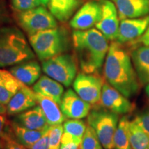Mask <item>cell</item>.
<instances>
[{
    "instance_id": "obj_12",
    "label": "cell",
    "mask_w": 149,
    "mask_h": 149,
    "mask_svg": "<svg viewBox=\"0 0 149 149\" xmlns=\"http://www.w3.org/2000/svg\"><path fill=\"white\" fill-rule=\"evenodd\" d=\"M59 105L66 118L77 120L88 116L91 109V104L82 100L72 89H68L64 92Z\"/></svg>"
},
{
    "instance_id": "obj_41",
    "label": "cell",
    "mask_w": 149,
    "mask_h": 149,
    "mask_svg": "<svg viewBox=\"0 0 149 149\" xmlns=\"http://www.w3.org/2000/svg\"><path fill=\"white\" fill-rule=\"evenodd\" d=\"M145 92H146L147 97L149 98V84H148L145 87Z\"/></svg>"
},
{
    "instance_id": "obj_20",
    "label": "cell",
    "mask_w": 149,
    "mask_h": 149,
    "mask_svg": "<svg viewBox=\"0 0 149 149\" xmlns=\"http://www.w3.org/2000/svg\"><path fill=\"white\" fill-rule=\"evenodd\" d=\"M81 3V0H49L48 7L56 19L68 21Z\"/></svg>"
},
{
    "instance_id": "obj_18",
    "label": "cell",
    "mask_w": 149,
    "mask_h": 149,
    "mask_svg": "<svg viewBox=\"0 0 149 149\" xmlns=\"http://www.w3.org/2000/svg\"><path fill=\"white\" fill-rule=\"evenodd\" d=\"M33 90L37 94L51 99L60 104L64 89L61 84L56 80L47 75H42L34 84Z\"/></svg>"
},
{
    "instance_id": "obj_26",
    "label": "cell",
    "mask_w": 149,
    "mask_h": 149,
    "mask_svg": "<svg viewBox=\"0 0 149 149\" xmlns=\"http://www.w3.org/2000/svg\"><path fill=\"white\" fill-rule=\"evenodd\" d=\"M24 84L10 74L0 84V102L6 106Z\"/></svg>"
},
{
    "instance_id": "obj_32",
    "label": "cell",
    "mask_w": 149,
    "mask_h": 149,
    "mask_svg": "<svg viewBox=\"0 0 149 149\" xmlns=\"http://www.w3.org/2000/svg\"><path fill=\"white\" fill-rule=\"evenodd\" d=\"M10 21L6 0H0V26Z\"/></svg>"
},
{
    "instance_id": "obj_1",
    "label": "cell",
    "mask_w": 149,
    "mask_h": 149,
    "mask_svg": "<svg viewBox=\"0 0 149 149\" xmlns=\"http://www.w3.org/2000/svg\"><path fill=\"white\" fill-rule=\"evenodd\" d=\"M104 77L107 83L127 98L139 93L140 82L127 50L119 42H113L104 63Z\"/></svg>"
},
{
    "instance_id": "obj_36",
    "label": "cell",
    "mask_w": 149,
    "mask_h": 149,
    "mask_svg": "<svg viewBox=\"0 0 149 149\" xmlns=\"http://www.w3.org/2000/svg\"><path fill=\"white\" fill-rule=\"evenodd\" d=\"M79 144L74 143H69V144H61L60 149H79Z\"/></svg>"
},
{
    "instance_id": "obj_16",
    "label": "cell",
    "mask_w": 149,
    "mask_h": 149,
    "mask_svg": "<svg viewBox=\"0 0 149 149\" xmlns=\"http://www.w3.org/2000/svg\"><path fill=\"white\" fill-rule=\"evenodd\" d=\"M9 71L17 79L29 86L40 79L42 68L37 61L31 59L11 66Z\"/></svg>"
},
{
    "instance_id": "obj_28",
    "label": "cell",
    "mask_w": 149,
    "mask_h": 149,
    "mask_svg": "<svg viewBox=\"0 0 149 149\" xmlns=\"http://www.w3.org/2000/svg\"><path fill=\"white\" fill-rule=\"evenodd\" d=\"M63 126L61 124L51 126L49 131V140L48 149H60Z\"/></svg>"
},
{
    "instance_id": "obj_25",
    "label": "cell",
    "mask_w": 149,
    "mask_h": 149,
    "mask_svg": "<svg viewBox=\"0 0 149 149\" xmlns=\"http://www.w3.org/2000/svg\"><path fill=\"white\" fill-rule=\"evenodd\" d=\"M129 122L126 116L122 117L119 120L113 139L115 149H132L128 133Z\"/></svg>"
},
{
    "instance_id": "obj_33",
    "label": "cell",
    "mask_w": 149,
    "mask_h": 149,
    "mask_svg": "<svg viewBox=\"0 0 149 149\" xmlns=\"http://www.w3.org/2000/svg\"><path fill=\"white\" fill-rule=\"evenodd\" d=\"M49 131L46 133L40 139H39L36 143H35L32 146L28 148V149H48V140H49Z\"/></svg>"
},
{
    "instance_id": "obj_4",
    "label": "cell",
    "mask_w": 149,
    "mask_h": 149,
    "mask_svg": "<svg viewBox=\"0 0 149 149\" xmlns=\"http://www.w3.org/2000/svg\"><path fill=\"white\" fill-rule=\"evenodd\" d=\"M29 42L41 61L66 53L72 44L68 31L58 26L29 36Z\"/></svg>"
},
{
    "instance_id": "obj_27",
    "label": "cell",
    "mask_w": 149,
    "mask_h": 149,
    "mask_svg": "<svg viewBox=\"0 0 149 149\" xmlns=\"http://www.w3.org/2000/svg\"><path fill=\"white\" fill-rule=\"evenodd\" d=\"M95 132L90 126H86L79 149H103Z\"/></svg>"
},
{
    "instance_id": "obj_3",
    "label": "cell",
    "mask_w": 149,
    "mask_h": 149,
    "mask_svg": "<svg viewBox=\"0 0 149 149\" xmlns=\"http://www.w3.org/2000/svg\"><path fill=\"white\" fill-rule=\"evenodd\" d=\"M34 59V51L22 31L11 26H0V68Z\"/></svg>"
},
{
    "instance_id": "obj_23",
    "label": "cell",
    "mask_w": 149,
    "mask_h": 149,
    "mask_svg": "<svg viewBox=\"0 0 149 149\" xmlns=\"http://www.w3.org/2000/svg\"><path fill=\"white\" fill-rule=\"evenodd\" d=\"M11 122L13 130L14 139L27 148L42 138L51 128V126H49L42 130H31L19 126L13 122Z\"/></svg>"
},
{
    "instance_id": "obj_14",
    "label": "cell",
    "mask_w": 149,
    "mask_h": 149,
    "mask_svg": "<svg viewBox=\"0 0 149 149\" xmlns=\"http://www.w3.org/2000/svg\"><path fill=\"white\" fill-rule=\"evenodd\" d=\"M37 105L35 93L24 85L6 105L7 115L14 116Z\"/></svg>"
},
{
    "instance_id": "obj_31",
    "label": "cell",
    "mask_w": 149,
    "mask_h": 149,
    "mask_svg": "<svg viewBox=\"0 0 149 149\" xmlns=\"http://www.w3.org/2000/svg\"><path fill=\"white\" fill-rule=\"evenodd\" d=\"M135 120L143 128V130L149 135V109L139 113L136 116Z\"/></svg>"
},
{
    "instance_id": "obj_8",
    "label": "cell",
    "mask_w": 149,
    "mask_h": 149,
    "mask_svg": "<svg viewBox=\"0 0 149 149\" xmlns=\"http://www.w3.org/2000/svg\"><path fill=\"white\" fill-rule=\"evenodd\" d=\"M104 84V80L98 74L81 72L76 76L72 86L76 93L85 102L96 104L100 101Z\"/></svg>"
},
{
    "instance_id": "obj_5",
    "label": "cell",
    "mask_w": 149,
    "mask_h": 149,
    "mask_svg": "<svg viewBox=\"0 0 149 149\" xmlns=\"http://www.w3.org/2000/svg\"><path fill=\"white\" fill-rule=\"evenodd\" d=\"M88 125L93 128L105 149H114V135L119 122V115L100 107L91 110L87 117Z\"/></svg>"
},
{
    "instance_id": "obj_6",
    "label": "cell",
    "mask_w": 149,
    "mask_h": 149,
    "mask_svg": "<svg viewBox=\"0 0 149 149\" xmlns=\"http://www.w3.org/2000/svg\"><path fill=\"white\" fill-rule=\"evenodd\" d=\"M42 66L46 75L68 87L77 76L78 63L75 56L66 53L42 61Z\"/></svg>"
},
{
    "instance_id": "obj_30",
    "label": "cell",
    "mask_w": 149,
    "mask_h": 149,
    "mask_svg": "<svg viewBox=\"0 0 149 149\" xmlns=\"http://www.w3.org/2000/svg\"><path fill=\"white\" fill-rule=\"evenodd\" d=\"M12 7L17 12H24L40 6L37 0H11Z\"/></svg>"
},
{
    "instance_id": "obj_7",
    "label": "cell",
    "mask_w": 149,
    "mask_h": 149,
    "mask_svg": "<svg viewBox=\"0 0 149 149\" xmlns=\"http://www.w3.org/2000/svg\"><path fill=\"white\" fill-rule=\"evenodd\" d=\"M16 19L29 37L40 31L57 27L55 17L43 6L24 12H17Z\"/></svg>"
},
{
    "instance_id": "obj_2",
    "label": "cell",
    "mask_w": 149,
    "mask_h": 149,
    "mask_svg": "<svg viewBox=\"0 0 149 149\" xmlns=\"http://www.w3.org/2000/svg\"><path fill=\"white\" fill-rule=\"evenodd\" d=\"M72 46L81 72L98 74L109 51L108 40L97 29L74 30Z\"/></svg>"
},
{
    "instance_id": "obj_22",
    "label": "cell",
    "mask_w": 149,
    "mask_h": 149,
    "mask_svg": "<svg viewBox=\"0 0 149 149\" xmlns=\"http://www.w3.org/2000/svg\"><path fill=\"white\" fill-rule=\"evenodd\" d=\"M86 125L82 120L72 119L65 121L63 124V134L61 144L74 143L81 144L84 135Z\"/></svg>"
},
{
    "instance_id": "obj_10",
    "label": "cell",
    "mask_w": 149,
    "mask_h": 149,
    "mask_svg": "<svg viewBox=\"0 0 149 149\" xmlns=\"http://www.w3.org/2000/svg\"><path fill=\"white\" fill-rule=\"evenodd\" d=\"M102 18L95 25L108 40H116L120 27V18L115 3L111 0H101Z\"/></svg>"
},
{
    "instance_id": "obj_21",
    "label": "cell",
    "mask_w": 149,
    "mask_h": 149,
    "mask_svg": "<svg viewBox=\"0 0 149 149\" xmlns=\"http://www.w3.org/2000/svg\"><path fill=\"white\" fill-rule=\"evenodd\" d=\"M37 104L41 107L48 124L50 126L61 124L66 121V117L63 114L58 104L51 99L35 93Z\"/></svg>"
},
{
    "instance_id": "obj_17",
    "label": "cell",
    "mask_w": 149,
    "mask_h": 149,
    "mask_svg": "<svg viewBox=\"0 0 149 149\" xmlns=\"http://www.w3.org/2000/svg\"><path fill=\"white\" fill-rule=\"evenodd\" d=\"M12 122L19 126L31 130H42L50 126L38 104L27 111L15 115Z\"/></svg>"
},
{
    "instance_id": "obj_34",
    "label": "cell",
    "mask_w": 149,
    "mask_h": 149,
    "mask_svg": "<svg viewBox=\"0 0 149 149\" xmlns=\"http://www.w3.org/2000/svg\"><path fill=\"white\" fill-rule=\"evenodd\" d=\"M4 149H28L26 147L24 146L17 141L15 139H11L10 140L6 141Z\"/></svg>"
},
{
    "instance_id": "obj_39",
    "label": "cell",
    "mask_w": 149,
    "mask_h": 149,
    "mask_svg": "<svg viewBox=\"0 0 149 149\" xmlns=\"http://www.w3.org/2000/svg\"><path fill=\"white\" fill-rule=\"evenodd\" d=\"M40 6H47L49 2V0H37Z\"/></svg>"
},
{
    "instance_id": "obj_24",
    "label": "cell",
    "mask_w": 149,
    "mask_h": 149,
    "mask_svg": "<svg viewBox=\"0 0 149 149\" xmlns=\"http://www.w3.org/2000/svg\"><path fill=\"white\" fill-rule=\"evenodd\" d=\"M128 133L132 149H149V135L135 119L129 122Z\"/></svg>"
},
{
    "instance_id": "obj_29",
    "label": "cell",
    "mask_w": 149,
    "mask_h": 149,
    "mask_svg": "<svg viewBox=\"0 0 149 149\" xmlns=\"http://www.w3.org/2000/svg\"><path fill=\"white\" fill-rule=\"evenodd\" d=\"M7 114H0V139L5 141L14 139L12 122L8 120Z\"/></svg>"
},
{
    "instance_id": "obj_9",
    "label": "cell",
    "mask_w": 149,
    "mask_h": 149,
    "mask_svg": "<svg viewBox=\"0 0 149 149\" xmlns=\"http://www.w3.org/2000/svg\"><path fill=\"white\" fill-rule=\"evenodd\" d=\"M102 18V6L100 1H89L77 11L70 21L74 30L86 31L92 29Z\"/></svg>"
},
{
    "instance_id": "obj_13",
    "label": "cell",
    "mask_w": 149,
    "mask_h": 149,
    "mask_svg": "<svg viewBox=\"0 0 149 149\" xmlns=\"http://www.w3.org/2000/svg\"><path fill=\"white\" fill-rule=\"evenodd\" d=\"M148 26L149 15L121 20L116 41L122 44L133 42L144 34Z\"/></svg>"
},
{
    "instance_id": "obj_15",
    "label": "cell",
    "mask_w": 149,
    "mask_h": 149,
    "mask_svg": "<svg viewBox=\"0 0 149 149\" xmlns=\"http://www.w3.org/2000/svg\"><path fill=\"white\" fill-rule=\"evenodd\" d=\"M120 20L134 19L149 14V0H111Z\"/></svg>"
},
{
    "instance_id": "obj_37",
    "label": "cell",
    "mask_w": 149,
    "mask_h": 149,
    "mask_svg": "<svg viewBox=\"0 0 149 149\" xmlns=\"http://www.w3.org/2000/svg\"><path fill=\"white\" fill-rule=\"evenodd\" d=\"M10 74L11 73L9 70L1 69V68H0V84L6 78L8 77Z\"/></svg>"
},
{
    "instance_id": "obj_19",
    "label": "cell",
    "mask_w": 149,
    "mask_h": 149,
    "mask_svg": "<svg viewBox=\"0 0 149 149\" xmlns=\"http://www.w3.org/2000/svg\"><path fill=\"white\" fill-rule=\"evenodd\" d=\"M134 68L141 84H149V46L136 48L130 53Z\"/></svg>"
},
{
    "instance_id": "obj_35",
    "label": "cell",
    "mask_w": 149,
    "mask_h": 149,
    "mask_svg": "<svg viewBox=\"0 0 149 149\" xmlns=\"http://www.w3.org/2000/svg\"><path fill=\"white\" fill-rule=\"evenodd\" d=\"M139 42L144 44V46H149V26L144 34L139 37Z\"/></svg>"
},
{
    "instance_id": "obj_38",
    "label": "cell",
    "mask_w": 149,
    "mask_h": 149,
    "mask_svg": "<svg viewBox=\"0 0 149 149\" xmlns=\"http://www.w3.org/2000/svg\"><path fill=\"white\" fill-rule=\"evenodd\" d=\"M0 114H7L6 106L0 102Z\"/></svg>"
},
{
    "instance_id": "obj_11",
    "label": "cell",
    "mask_w": 149,
    "mask_h": 149,
    "mask_svg": "<svg viewBox=\"0 0 149 149\" xmlns=\"http://www.w3.org/2000/svg\"><path fill=\"white\" fill-rule=\"evenodd\" d=\"M100 103L101 107L117 115L127 114L135 108L128 98L108 83H104L102 87Z\"/></svg>"
},
{
    "instance_id": "obj_40",
    "label": "cell",
    "mask_w": 149,
    "mask_h": 149,
    "mask_svg": "<svg viewBox=\"0 0 149 149\" xmlns=\"http://www.w3.org/2000/svg\"><path fill=\"white\" fill-rule=\"evenodd\" d=\"M6 141L3 139H0V149H4L5 148Z\"/></svg>"
}]
</instances>
